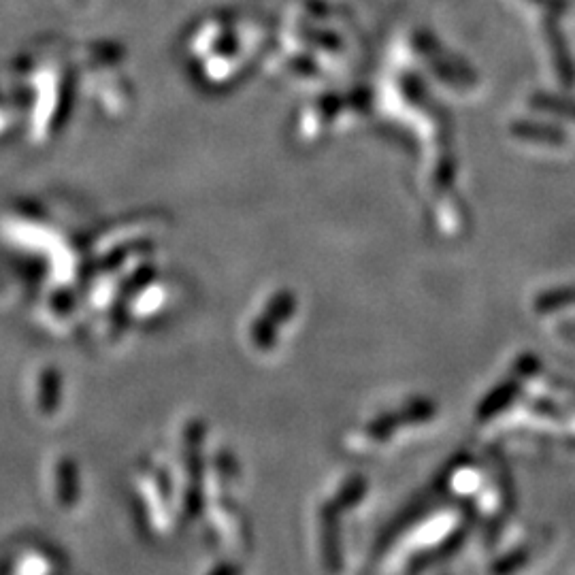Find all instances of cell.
Masks as SVG:
<instances>
[{"label":"cell","instance_id":"1","mask_svg":"<svg viewBox=\"0 0 575 575\" xmlns=\"http://www.w3.org/2000/svg\"><path fill=\"white\" fill-rule=\"evenodd\" d=\"M524 399V384L518 380V377H512V380H505L499 384L495 390H492L484 403L480 405V418L492 420L501 414H505L509 407L514 403H520Z\"/></svg>","mask_w":575,"mask_h":575},{"label":"cell","instance_id":"2","mask_svg":"<svg viewBox=\"0 0 575 575\" xmlns=\"http://www.w3.org/2000/svg\"><path fill=\"white\" fill-rule=\"evenodd\" d=\"M575 305V286L567 288H550L537 294L533 303V311L537 316H558L563 311L571 309Z\"/></svg>","mask_w":575,"mask_h":575},{"label":"cell","instance_id":"3","mask_svg":"<svg viewBox=\"0 0 575 575\" xmlns=\"http://www.w3.org/2000/svg\"><path fill=\"white\" fill-rule=\"evenodd\" d=\"M516 137L522 141L531 143H550V145H563L565 137L561 135V130L554 126H539V124H516Z\"/></svg>","mask_w":575,"mask_h":575}]
</instances>
